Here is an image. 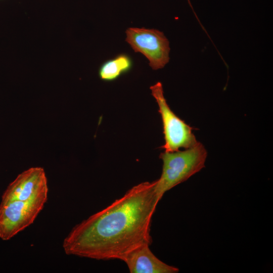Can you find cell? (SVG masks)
Instances as JSON below:
<instances>
[{
    "instance_id": "6da1fadb",
    "label": "cell",
    "mask_w": 273,
    "mask_h": 273,
    "mask_svg": "<svg viewBox=\"0 0 273 273\" xmlns=\"http://www.w3.org/2000/svg\"><path fill=\"white\" fill-rule=\"evenodd\" d=\"M162 197L155 181L143 182L74 226L63 242L67 255L96 260L119 259L151 245L152 216Z\"/></svg>"
},
{
    "instance_id": "7a4b0ae2",
    "label": "cell",
    "mask_w": 273,
    "mask_h": 273,
    "mask_svg": "<svg viewBox=\"0 0 273 273\" xmlns=\"http://www.w3.org/2000/svg\"><path fill=\"white\" fill-rule=\"evenodd\" d=\"M207 151L198 142L184 151L164 152L159 158L163 161L160 177L155 180L156 189L162 197L168 191L184 182L205 167Z\"/></svg>"
},
{
    "instance_id": "3957f363",
    "label": "cell",
    "mask_w": 273,
    "mask_h": 273,
    "mask_svg": "<svg viewBox=\"0 0 273 273\" xmlns=\"http://www.w3.org/2000/svg\"><path fill=\"white\" fill-rule=\"evenodd\" d=\"M150 89L158 104L163 123L165 144L161 148L165 152H174L180 148L187 149L195 146L198 142L192 132L193 128L171 110L164 96L161 82H157Z\"/></svg>"
},
{
    "instance_id": "277c9868",
    "label": "cell",
    "mask_w": 273,
    "mask_h": 273,
    "mask_svg": "<svg viewBox=\"0 0 273 273\" xmlns=\"http://www.w3.org/2000/svg\"><path fill=\"white\" fill-rule=\"evenodd\" d=\"M48 197L30 201L1 202L0 238L7 241L31 225L42 210Z\"/></svg>"
},
{
    "instance_id": "5b68a950",
    "label": "cell",
    "mask_w": 273,
    "mask_h": 273,
    "mask_svg": "<svg viewBox=\"0 0 273 273\" xmlns=\"http://www.w3.org/2000/svg\"><path fill=\"white\" fill-rule=\"evenodd\" d=\"M125 41L136 53L142 54L153 70L163 68L170 59L169 42L163 32L144 27H129Z\"/></svg>"
},
{
    "instance_id": "8992f818",
    "label": "cell",
    "mask_w": 273,
    "mask_h": 273,
    "mask_svg": "<svg viewBox=\"0 0 273 273\" xmlns=\"http://www.w3.org/2000/svg\"><path fill=\"white\" fill-rule=\"evenodd\" d=\"M47 178L43 168L33 167L20 173L7 187L1 202L11 200L30 201L48 197Z\"/></svg>"
},
{
    "instance_id": "52a82bcc",
    "label": "cell",
    "mask_w": 273,
    "mask_h": 273,
    "mask_svg": "<svg viewBox=\"0 0 273 273\" xmlns=\"http://www.w3.org/2000/svg\"><path fill=\"white\" fill-rule=\"evenodd\" d=\"M149 244L142 245L126 254L121 259L130 273H177L179 269L157 258Z\"/></svg>"
},
{
    "instance_id": "ba28073f",
    "label": "cell",
    "mask_w": 273,
    "mask_h": 273,
    "mask_svg": "<svg viewBox=\"0 0 273 273\" xmlns=\"http://www.w3.org/2000/svg\"><path fill=\"white\" fill-rule=\"evenodd\" d=\"M133 65L131 57L126 54H120L104 62L100 67L98 74L101 79L112 81L129 71Z\"/></svg>"
},
{
    "instance_id": "9c48e42d",
    "label": "cell",
    "mask_w": 273,
    "mask_h": 273,
    "mask_svg": "<svg viewBox=\"0 0 273 273\" xmlns=\"http://www.w3.org/2000/svg\"><path fill=\"white\" fill-rule=\"evenodd\" d=\"M188 1L190 2L189 0H188Z\"/></svg>"
}]
</instances>
